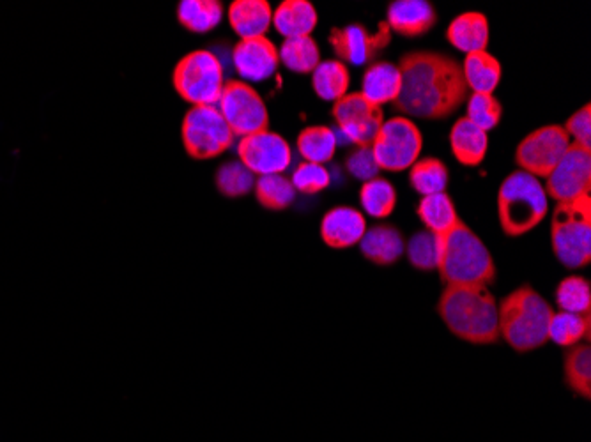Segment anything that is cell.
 I'll return each instance as SVG.
<instances>
[{
	"label": "cell",
	"instance_id": "6da1fadb",
	"mask_svg": "<svg viewBox=\"0 0 591 442\" xmlns=\"http://www.w3.org/2000/svg\"><path fill=\"white\" fill-rule=\"evenodd\" d=\"M399 96L393 108L400 114L443 121L468 100L461 62L439 52H409L400 57Z\"/></svg>",
	"mask_w": 591,
	"mask_h": 442
},
{
	"label": "cell",
	"instance_id": "7a4b0ae2",
	"mask_svg": "<svg viewBox=\"0 0 591 442\" xmlns=\"http://www.w3.org/2000/svg\"><path fill=\"white\" fill-rule=\"evenodd\" d=\"M438 313L452 335L464 342H499L498 303L484 285H448L439 296Z\"/></svg>",
	"mask_w": 591,
	"mask_h": 442
},
{
	"label": "cell",
	"instance_id": "3957f363",
	"mask_svg": "<svg viewBox=\"0 0 591 442\" xmlns=\"http://www.w3.org/2000/svg\"><path fill=\"white\" fill-rule=\"evenodd\" d=\"M439 275L448 285H491L498 269L484 241L459 220L439 236Z\"/></svg>",
	"mask_w": 591,
	"mask_h": 442
},
{
	"label": "cell",
	"instance_id": "277c9868",
	"mask_svg": "<svg viewBox=\"0 0 591 442\" xmlns=\"http://www.w3.org/2000/svg\"><path fill=\"white\" fill-rule=\"evenodd\" d=\"M549 305L531 285H521L498 303L499 336L517 352L537 351L549 342Z\"/></svg>",
	"mask_w": 591,
	"mask_h": 442
},
{
	"label": "cell",
	"instance_id": "5b68a950",
	"mask_svg": "<svg viewBox=\"0 0 591 442\" xmlns=\"http://www.w3.org/2000/svg\"><path fill=\"white\" fill-rule=\"evenodd\" d=\"M547 209L549 204L544 186L537 177L522 170L512 172L499 188V223L508 237L524 236L538 227Z\"/></svg>",
	"mask_w": 591,
	"mask_h": 442
},
{
	"label": "cell",
	"instance_id": "8992f818",
	"mask_svg": "<svg viewBox=\"0 0 591 442\" xmlns=\"http://www.w3.org/2000/svg\"><path fill=\"white\" fill-rule=\"evenodd\" d=\"M551 241L556 259L568 269H581L591 260V197L560 202L554 209Z\"/></svg>",
	"mask_w": 591,
	"mask_h": 442
},
{
	"label": "cell",
	"instance_id": "52a82bcc",
	"mask_svg": "<svg viewBox=\"0 0 591 442\" xmlns=\"http://www.w3.org/2000/svg\"><path fill=\"white\" fill-rule=\"evenodd\" d=\"M172 80L177 94L193 107H216L225 85L222 62L211 50L185 55Z\"/></svg>",
	"mask_w": 591,
	"mask_h": 442
},
{
	"label": "cell",
	"instance_id": "ba28073f",
	"mask_svg": "<svg viewBox=\"0 0 591 442\" xmlns=\"http://www.w3.org/2000/svg\"><path fill=\"white\" fill-rule=\"evenodd\" d=\"M234 137L216 107L190 108L181 126L183 145L193 160H213L231 147Z\"/></svg>",
	"mask_w": 591,
	"mask_h": 442
},
{
	"label": "cell",
	"instance_id": "9c48e42d",
	"mask_svg": "<svg viewBox=\"0 0 591 442\" xmlns=\"http://www.w3.org/2000/svg\"><path fill=\"white\" fill-rule=\"evenodd\" d=\"M422 147V133L415 122L395 115L384 121L370 149L376 158L377 167L388 172H402L415 165Z\"/></svg>",
	"mask_w": 591,
	"mask_h": 442
},
{
	"label": "cell",
	"instance_id": "30bf717a",
	"mask_svg": "<svg viewBox=\"0 0 591 442\" xmlns=\"http://www.w3.org/2000/svg\"><path fill=\"white\" fill-rule=\"evenodd\" d=\"M216 108L232 133L248 137L268 130L269 114L261 94L243 80H227Z\"/></svg>",
	"mask_w": 591,
	"mask_h": 442
},
{
	"label": "cell",
	"instance_id": "8fae6325",
	"mask_svg": "<svg viewBox=\"0 0 591 442\" xmlns=\"http://www.w3.org/2000/svg\"><path fill=\"white\" fill-rule=\"evenodd\" d=\"M570 147V137L563 126L551 124L535 130L522 140L515 151V163L522 172L547 179Z\"/></svg>",
	"mask_w": 591,
	"mask_h": 442
},
{
	"label": "cell",
	"instance_id": "7c38bea8",
	"mask_svg": "<svg viewBox=\"0 0 591 442\" xmlns=\"http://www.w3.org/2000/svg\"><path fill=\"white\" fill-rule=\"evenodd\" d=\"M331 114L342 133L358 147H372L384 124L383 108L370 103L361 92L335 101Z\"/></svg>",
	"mask_w": 591,
	"mask_h": 442
},
{
	"label": "cell",
	"instance_id": "4fadbf2b",
	"mask_svg": "<svg viewBox=\"0 0 591 442\" xmlns=\"http://www.w3.org/2000/svg\"><path fill=\"white\" fill-rule=\"evenodd\" d=\"M239 161L254 176L284 174L292 161L291 145L273 131H261L239 140Z\"/></svg>",
	"mask_w": 591,
	"mask_h": 442
},
{
	"label": "cell",
	"instance_id": "5bb4252c",
	"mask_svg": "<svg viewBox=\"0 0 591 442\" xmlns=\"http://www.w3.org/2000/svg\"><path fill=\"white\" fill-rule=\"evenodd\" d=\"M545 195L556 202H568L590 195L591 153L581 145L570 144L567 153L547 177Z\"/></svg>",
	"mask_w": 591,
	"mask_h": 442
},
{
	"label": "cell",
	"instance_id": "9a60e30c",
	"mask_svg": "<svg viewBox=\"0 0 591 442\" xmlns=\"http://www.w3.org/2000/svg\"><path fill=\"white\" fill-rule=\"evenodd\" d=\"M330 43L340 61L363 66L374 61L392 43V29L388 23L381 22L377 25V32H370L361 23H354L344 29H333Z\"/></svg>",
	"mask_w": 591,
	"mask_h": 442
},
{
	"label": "cell",
	"instance_id": "2e32d148",
	"mask_svg": "<svg viewBox=\"0 0 591 442\" xmlns=\"http://www.w3.org/2000/svg\"><path fill=\"white\" fill-rule=\"evenodd\" d=\"M232 64L243 80L264 82L277 73L280 55L275 43L266 36L241 39L232 50Z\"/></svg>",
	"mask_w": 591,
	"mask_h": 442
},
{
	"label": "cell",
	"instance_id": "e0dca14e",
	"mask_svg": "<svg viewBox=\"0 0 591 442\" xmlns=\"http://www.w3.org/2000/svg\"><path fill=\"white\" fill-rule=\"evenodd\" d=\"M367 232V221L353 207L340 206L324 214L321 221V239L333 250H347L360 244Z\"/></svg>",
	"mask_w": 591,
	"mask_h": 442
},
{
	"label": "cell",
	"instance_id": "ac0fdd59",
	"mask_svg": "<svg viewBox=\"0 0 591 442\" xmlns=\"http://www.w3.org/2000/svg\"><path fill=\"white\" fill-rule=\"evenodd\" d=\"M438 13L427 0H395L388 8L392 31L404 38H420L436 25Z\"/></svg>",
	"mask_w": 591,
	"mask_h": 442
},
{
	"label": "cell",
	"instance_id": "d6986e66",
	"mask_svg": "<svg viewBox=\"0 0 591 442\" xmlns=\"http://www.w3.org/2000/svg\"><path fill=\"white\" fill-rule=\"evenodd\" d=\"M360 250L363 257L376 266H393L404 255L406 243L399 229L392 225H376L361 237Z\"/></svg>",
	"mask_w": 591,
	"mask_h": 442
},
{
	"label": "cell",
	"instance_id": "ffe728a7",
	"mask_svg": "<svg viewBox=\"0 0 591 442\" xmlns=\"http://www.w3.org/2000/svg\"><path fill=\"white\" fill-rule=\"evenodd\" d=\"M229 23L241 39L261 38L273 23V11L266 0H234Z\"/></svg>",
	"mask_w": 591,
	"mask_h": 442
},
{
	"label": "cell",
	"instance_id": "44dd1931",
	"mask_svg": "<svg viewBox=\"0 0 591 442\" xmlns=\"http://www.w3.org/2000/svg\"><path fill=\"white\" fill-rule=\"evenodd\" d=\"M448 43L461 50L464 54L484 52L489 45V22L487 16L482 13H462L457 16L446 31Z\"/></svg>",
	"mask_w": 591,
	"mask_h": 442
},
{
	"label": "cell",
	"instance_id": "7402d4cb",
	"mask_svg": "<svg viewBox=\"0 0 591 442\" xmlns=\"http://www.w3.org/2000/svg\"><path fill=\"white\" fill-rule=\"evenodd\" d=\"M450 145L455 160L464 167H478L485 160L489 138L468 117H461L450 131Z\"/></svg>",
	"mask_w": 591,
	"mask_h": 442
},
{
	"label": "cell",
	"instance_id": "603a6c76",
	"mask_svg": "<svg viewBox=\"0 0 591 442\" xmlns=\"http://www.w3.org/2000/svg\"><path fill=\"white\" fill-rule=\"evenodd\" d=\"M400 85V71L392 62L383 61L376 62L369 66L363 75V82H361V94L374 103L377 107H381L384 103H393L399 96Z\"/></svg>",
	"mask_w": 591,
	"mask_h": 442
},
{
	"label": "cell",
	"instance_id": "cb8c5ba5",
	"mask_svg": "<svg viewBox=\"0 0 591 442\" xmlns=\"http://www.w3.org/2000/svg\"><path fill=\"white\" fill-rule=\"evenodd\" d=\"M273 25L285 39L310 36L317 25V11L308 0H284L273 13Z\"/></svg>",
	"mask_w": 591,
	"mask_h": 442
},
{
	"label": "cell",
	"instance_id": "d4e9b609",
	"mask_svg": "<svg viewBox=\"0 0 591 442\" xmlns=\"http://www.w3.org/2000/svg\"><path fill=\"white\" fill-rule=\"evenodd\" d=\"M461 66L466 84L473 92L492 94L501 82V64L487 50L466 55Z\"/></svg>",
	"mask_w": 591,
	"mask_h": 442
},
{
	"label": "cell",
	"instance_id": "484cf974",
	"mask_svg": "<svg viewBox=\"0 0 591 442\" xmlns=\"http://www.w3.org/2000/svg\"><path fill=\"white\" fill-rule=\"evenodd\" d=\"M222 18L223 4L218 0H183L177 8V20L193 34H208Z\"/></svg>",
	"mask_w": 591,
	"mask_h": 442
},
{
	"label": "cell",
	"instance_id": "4316f807",
	"mask_svg": "<svg viewBox=\"0 0 591 442\" xmlns=\"http://www.w3.org/2000/svg\"><path fill=\"white\" fill-rule=\"evenodd\" d=\"M416 213L425 225V229L434 232L436 236H443L445 232L452 229L457 221L461 220L457 216L453 200L450 199V195L446 191L422 197Z\"/></svg>",
	"mask_w": 591,
	"mask_h": 442
},
{
	"label": "cell",
	"instance_id": "83f0119b",
	"mask_svg": "<svg viewBox=\"0 0 591 442\" xmlns=\"http://www.w3.org/2000/svg\"><path fill=\"white\" fill-rule=\"evenodd\" d=\"M565 384L577 397L591 398V349L590 343H577L565 352L563 358Z\"/></svg>",
	"mask_w": 591,
	"mask_h": 442
},
{
	"label": "cell",
	"instance_id": "f1b7e54d",
	"mask_svg": "<svg viewBox=\"0 0 591 442\" xmlns=\"http://www.w3.org/2000/svg\"><path fill=\"white\" fill-rule=\"evenodd\" d=\"M351 75L346 64L340 61H323L312 73L314 91L321 100L338 101L344 98L349 89Z\"/></svg>",
	"mask_w": 591,
	"mask_h": 442
},
{
	"label": "cell",
	"instance_id": "f546056e",
	"mask_svg": "<svg viewBox=\"0 0 591 442\" xmlns=\"http://www.w3.org/2000/svg\"><path fill=\"white\" fill-rule=\"evenodd\" d=\"M280 62H284L287 69L294 73H314V69L321 64V52L312 36L285 39L284 45L278 50Z\"/></svg>",
	"mask_w": 591,
	"mask_h": 442
},
{
	"label": "cell",
	"instance_id": "4dcf8cb0",
	"mask_svg": "<svg viewBox=\"0 0 591 442\" xmlns=\"http://www.w3.org/2000/svg\"><path fill=\"white\" fill-rule=\"evenodd\" d=\"M298 151L308 163L324 165L337 151V135L328 126H310L298 135Z\"/></svg>",
	"mask_w": 591,
	"mask_h": 442
},
{
	"label": "cell",
	"instance_id": "1f68e13d",
	"mask_svg": "<svg viewBox=\"0 0 591 442\" xmlns=\"http://www.w3.org/2000/svg\"><path fill=\"white\" fill-rule=\"evenodd\" d=\"M590 315L577 313H554L549 326V340L570 349L583 340H590Z\"/></svg>",
	"mask_w": 591,
	"mask_h": 442
},
{
	"label": "cell",
	"instance_id": "d6a6232c",
	"mask_svg": "<svg viewBox=\"0 0 591 442\" xmlns=\"http://www.w3.org/2000/svg\"><path fill=\"white\" fill-rule=\"evenodd\" d=\"M409 184L422 197L443 193L448 184V168L438 158L418 160L409 172Z\"/></svg>",
	"mask_w": 591,
	"mask_h": 442
},
{
	"label": "cell",
	"instance_id": "836d02e7",
	"mask_svg": "<svg viewBox=\"0 0 591 442\" xmlns=\"http://www.w3.org/2000/svg\"><path fill=\"white\" fill-rule=\"evenodd\" d=\"M361 207L372 218H388L397 206V191L390 181L376 177L363 183L360 191Z\"/></svg>",
	"mask_w": 591,
	"mask_h": 442
},
{
	"label": "cell",
	"instance_id": "e575fe53",
	"mask_svg": "<svg viewBox=\"0 0 591 442\" xmlns=\"http://www.w3.org/2000/svg\"><path fill=\"white\" fill-rule=\"evenodd\" d=\"M255 197L262 207L271 211H282L294 202L296 190L291 179H287L284 174H271L261 176L255 181Z\"/></svg>",
	"mask_w": 591,
	"mask_h": 442
},
{
	"label": "cell",
	"instance_id": "d590c367",
	"mask_svg": "<svg viewBox=\"0 0 591 442\" xmlns=\"http://www.w3.org/2000/svg\"><path fill=\"white\" fill-rule=\"evenodd\" d=\"M556 305L560 312L590 315L591 285L583 276H567L556 289Z\"/></svg>",
	"mask_w": 591,
	"mask_h": 442
},
{
	"label": "cell",
	"instance_id": "8d00e7d4",
	"mask_svg": "<svg viewBox=\"0 0 591 442\" xmlns=\"http://www.w3.org/2000/svg\"><path fill=\"white\" fill-rule=\"evenodd\" d=\"M216 188L225 197H243L254 190L255 176L241 161H229L216 172Z\"/></svg>",
	"mask_w": 591,
	"mask_h": 442
},
{
	"label": "cell",
	"instance_id": "74e56055",
	"mask_svg": "<svg viewBox=\"0 0 591 442\" xmlns=\"http://www.w3.org/2000/svg\"><path fill=\"white\" fill-rule=\"evenodd\" d=\"M407 259L409 264L418 271H434L438 269L439 236L430 230L416 232L407 243Z\"/></svg>",
	"mask_w": 591,
	"mask_h": 442
},
{
	"label": "cell",
	"instance_id": "f35d334b",
	"mask_svg": "<svg viewBox=\"0 0 591 442\" xmlns=\"http://www.w3.org/2000/svg\"><path fill=\"white\" fill-rule=\"evenodd\" d=\"M501 115H503V107L496 96L484 94V92H473L469 96L466 117L485 133L498 126Z\"/></svg>",
	"mask_w": 591,
	"mask_h": 442
},
{
	"label": "cell",
	"instance_id": "ab89813d",
	"mask_svg": "<svg viewBox=\"0 0 591 442\" xmlns=\"http://www.w3.org/2000/svg\"><path fill=\"white\" fill-rule=\"evenodd\" d=\"M291 183L294 190L301 191L305 195H314V193L326 190L330 186V172L326 170L324 165L303 161L294 170Z\"/></svg>",
	"mask_w": 591,
	"mask_h": 442
},
{
	"label": "cell",
	"instance_id": "60d3db41",
	"mask_svg": "<svg viewBox=\"0 0 591 442\" xmlns=\"http://www.w3.org/2000/svg\"><path fill=\"white\" fill-rule=\"evenodd\" d=\"M346 167L351 176L360 179L363 183L376 179L381 168L377 167L376 158L370 147H358L356 151L349 154L346 160Z\"/></svg>",
	"mask_w": 591,
	"mask_h": 442
},
{
	"label": "cell",
	"instance_id": "b9f144b4",
	"mask_svg": "<svg viewBox=\"0 0 591 442\" xmlns=\"http://www.w3.org/2000/svg\"><path fill=\"white\" fill-rule=\"evenodd\" d=\"M563 130L567 131L568 137H574V144L581 145L586 151L591 153V107L584 105L576 114L570 115V119L565 122Z\"/></svg>",
	"mask_w": 591,
	"mask_h": 442
}]
</instances>
